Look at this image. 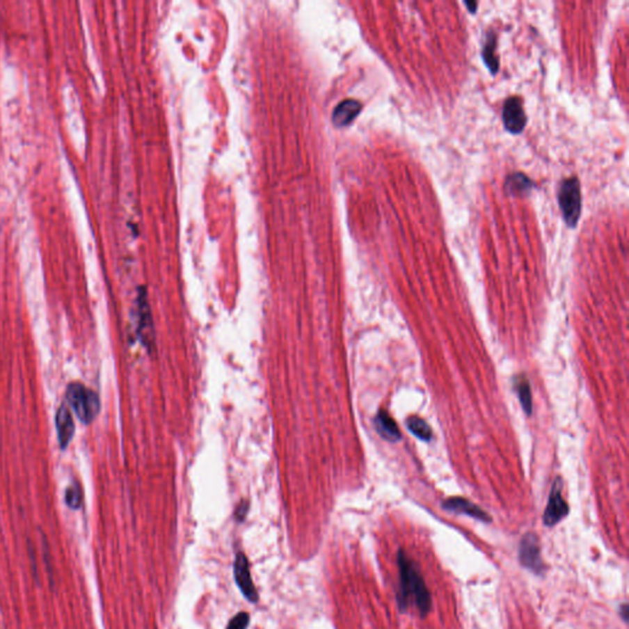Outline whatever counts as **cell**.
<instances>
[{
	"instance_id": "obj_12",
	"label": "cell",
	"mask_w": 629,
	"mask_h": 629,
	"mask_svg": "<svg viewBox=\"0 0 629 629\" xmlns=\"http://www.w3.org/2000/svg\"><path fill=\"white\" fill-rule=\"evenodd\" d=\"M375 427L378 430L379 434L383 436V439L390 441V443H396L401 440V431L399 429V425L395 422L392 417L388 415L386 411H380L376 418H375Z\"/></svg>"
},
{
	"instance_id": "obj_6",
	"label": "cell",
	"mask_w": 629,
	"mask_h": 629,
	"mask_svg": "<svg viewBox=\"0 0 629 629\" xmlns=\"http://www.w3.org/2000/svg\"><path fill=\"white\" fill-rule=\"evenodd\" d=\"M502 117L507 131L513 134H520L527 123V116L525 113L523 100L518 96L509 97L504 102Z\"/></svg>"
},
{
	"instance_id": "obj_5",
	"label": "cell",
	"mask_w": 629,
	"mask_h": 629,
	"mask_svg": "<svg viewBox=\"0 0 629 629\" xmlns=\"http://www.w3.org/2000/svg\"><path fill=\"white\" fill-rule=\"evenodd\" d=\"M569 514V507L562 495V479L557 478L550 491L548 503L543 514V524L548 527L561 523Z\"/></svg>"
},
{
	"instance_id": "obj_17",
	"label": "cell",
	"mask_w": 629,
	"mask_h": 629,
	"mask_svg": "<svg viewBox=\"0 0 629 629\" xmlns=\"http://www.w3.org/2000/svg\"><path fill=\"white\" fill-rule=\"evenodd\" d=\"M65 503L69 508L77 510L83 504V491L78 483H73L65 492Z\"/></svg>"
},
{
	"instance_id": "obj_11",
	"label": "cell",
	"mask_w": 629,
	"mask_h": 629,
	"mask_svg": "<svg viewBox=\"0 0 629 629\" xmlns=\"http://www.w3.org/2000/svg\"><path fill=\"white\" fill-rule=\"evenodd\" d=\"M362 111V104L354 99H347L340 102L332 113V121L335 126L343 128L349 126L357 118Z\"/></svg>"
},
{
	"instance_id": "obj_18",
	"label": "cell",
	"mask_w": 629,
	"mask_h": 629,
	"mask_svg": "<svg viewBox=\"0 0 629 629\" xmlns=\"http://www.w3.org/2000/svg\"><path fill=\"white\" fill-rule=\"evenodd\" d=\"M248 622H250L248 614L241 612V614H236L235 617L231 619V622L226 629H246Z\"/></svg>"
},
{
	"instance_id": "obj_20",
	"label": "cell",
	"mask_w": 629,
	"mask_h": 629,
	"mask_svg": "<svg viewBox=\"0 0 629 629\" xmlns=\"http://www.w3.org/2000/svg\"><path fill=\"white\" fill-rule=\"evenodd\" d=\"M621 614H622V619H623L624 622H627L628 621V607H627V603H624L622 605V607H621Z\"/></svg>"
},
{
	"instance_id": "obj_8",
	"label": "cell",
	"mask_w": 629,
	"mask_h": 629,
	"mask_svg": "<svg viewBox=\"0 0 629 629\" xmlns=\"http://www.w3.org/2000/svg\"><path fill=\"white\" fill-rule=\"evenodd\" d=\"M234 573H235L236 582L240 587L241 593L244 594V596L251 603H257L258 594L256 591V587L252 582L248 562H247L246 556L241 552H239L236 555Z\"/></svg>"
},
{
	"instance_id": "obj_9",
	"label": "cell",
	"mask_w": 629,
	"mask_h": 629,
	"mask_svg": "<svg viewBox=\"0 0 629 629\" xmlns=\"http://www.w3.org/2000/svg\"><path fill=\"white\" fill-rule=\"evenodd\" d=\"M441 507L447 510V511H452V513H457V514L468 515L473 519L479 520V521H483V523H491L492 521V518L484 510H482L476 504H473L465 498H457V497H455V498L446 499L441 504Z\"/></svg>"
},
{
	"instance_id": "obj_4",
	"label": "cell",
	"mask_w": 629,
	"mask_h": 629,
	"mask_svg": "<svg viewBox=\"0 0 629 629\" xmlns=\"http://www.w3.org/2000/svg\"><path fill=\"white\" fill-rule=\"evenodd\" d=\"M519 561L525 568L537 575H542L546 572L541 557L540 541L534 532H527L520 541Z\"/></svg>"
},
{
	"instance_id": "obj_3",
	"label": "cell",
	"mask_w": 629,
	"mask_h": 629,
	"mask_svg": "<svg viewBox=\"0 0 629 629\" xmlns=\"http://www.w3.org/2000/svg\"><path fill=\"white\" fill-rule=\"evenodd\" d=\"M558 203L566 225L575 228L582 214V189L577 177L562 181L558 189Z\"/></svg>"
},
{
	"instance_id": "obj_7",
	"label": "cell",
	"mask_w": 629,
	"mask_h": 629,
	"mask_svg": "<svg viewBox=\"0 0 629 629\" xmlns=\"http://www.w3.org/2000/svg\"><path fill=\"white\" fill-rule=\"evenodd\" d=\"M138 333L143 343L152 348L154 344V324H152V311L148 303L147 294L141 292L138 298Z\"/></svg>"
},
{
	"instance_id": "obj_14",
	"label": "cell",
	"mask_w": 629,
	"mask_h": 629,
	"mask_svg": "<svg viewBox=\"0 0 629 629\" xmlns=\"http://www.w3.org/2000/svg\"><path fill=\"white\" fill-rule=\"evenodd\" d=\"M534 182L525 176L524 173H516L514 175H510L507 182H505V189L508 191L509 194H513L516 197L525 196L531 192V189H534Z\"/></svg>"
},
{
	"instance_id": "obj_19",
	"label": "cell",
	"mask_w": 629,
	"mask_h": 629,
	"mask_svg": "<svg viewBox=\"0 0 629 629\" xmlns=\"http://www.w3.org/2000/svg\"><path fill=\"white\" fill-rule=\"evenodd\" d=\"M247 509H248V505L247 503H244L242 505H240V508L237 509V513H236V516H237V520H244L245 518V515L247 513Z\"/></svg>"
},
{
	"instance_id": "obj_15",
	"label": "cell",
	"mask_w": 629,
	"mask_h": 629,
	"mask_svg": "<svg viewBox=\"0 0 629 629\" xmlns=\"http://www.w3.org/2000/svg\"><path fill=\"white\" fill-rule=\"evenodd\" d=\"M514 388L519 396L520 404L524 408L526 415L532 413V396L530 390V383L524 375L515 379Z\"/></svg>"
},
{
	"instance_id": "obj_1",
	"label": "cell",
	"mask_w": 629,
	"mask_h": 629,
	"mask_svg": "<svg viewBox=\"0 0 629 629\" xmlns=\"http://www.w3.org/2000/svg\"><path fill=\"white\" fill-rule=\"evenodd\" d=\"M397 564L399 573L397 603L399 610L404 612L411 606H415L420 616L425 617L431 610V595L425 585L420 568L404 550H399L397 553Z\"/></svg>"
},
{
	"instance_id": "obj_13",
	"label": "cell",
	"mask_w": 629,
	"mask_h": 629,
	"mask_svg": "<svg viewBox=\"0 0 629 629\" xmlns=\"http://www.w3.org/2000/svg\"><path fill=\"white\" fill-rule=\"evenodd\" d=\"M495 49H497V35L494 33L493 30H491L483 43L482 57L483 62L492 74H497L499 70V59Z\"/></svg>"
},
{
	"instance_id": "obj_2",
	"label": "cell",
	"mask_w": 629,
	"mask_h": 629,
	"mask_svg": "<svg viewBox=\"0 0 629 629\" xmlns=\"http://www.w3.org/2000/svg\"><path fill=\"white\" fill-rule=\"evenodd\" d=\"M67 401L79 420L90 424L100 413V399L97 393L83 383H72L67 388Z\"/></svg>"
},
{
	"instance_id": "obj_16",
	"label": "cell",
	"mask_w": 629,
	"mask_h": 629,
	"mask_svg": "<svg viewBox=\"0 0 629 629\" xmlns=\"http://www.w3.org/2000/svg\"><path fill=\"white\" fill-rule=\"evenodd\" d=\"M407 428L411 433H413L417 438L422 440L429 441L433 436V431L429 425L420 417H409L407 420Z\"/></svg>"
},
{
	"instance_id": "obj_21",
	"label": "cell",
	"mask_w": 629,
	"mask_h": 629,
	"mask_svg": "<svg viewBox=\"0 0 629 629\" xmlns=\"http://www.w3.org/2000/svg\"><path fill=\"white\" fill-rule=\"evenodd\" d=\"M465 4H466V6H468V11H470V13H473V14L476 13V9H477L478 6L477 3H468V1H466Z\"/></svg>"
},
{
	"instance_id": "obj_10",
	"label": "cell",
	"mask_w": 629,
	"mask_h": 629,
	"mask_svg": "<svg viewBox=\"0 0 629 629\" xmlns=\"http://www.w3.org/2000/svg\"><path fill=\"white\" fill-rule=\"evenodd\" d=\"M56 428H57L58 441L62 449H65L73 439L75 425L73 417L65 404H62L56 415Z\"/></svg>"
}]
</instances>
